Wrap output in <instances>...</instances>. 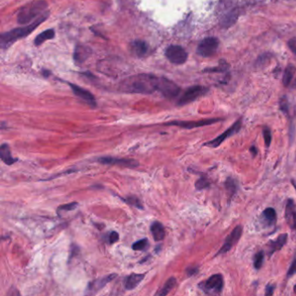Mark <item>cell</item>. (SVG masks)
<instances>
[{"instance_id": "37", "label": "cell", "mask_w": 296, "mask_h": 296, "mask_svg": "<svg viewBox=\"0 0 296 296\" xmlns=\"http://www.w3.org/2000/svg\"><path fill=\"white\" fill-rule=\"evenodd\" d=\"M197 272H198V268L197 267L188 268L186 270L187 275L189 276H195Z\"/></svg>"}, {"instance_id": "28", "label": "cell", "mask_w": 296, "mask_h": 296, "mask_svg": "<svg viewBox=\"0 0 296 296\" xmlns=\"http://www.w3.org/2000/svg\"><path fill=\"white\" fill-rule=\"evenodd\" d=\"M148 245V239L144 238L141 239L139 241H136L133 244H132V249L138 251V250H144L145 248H147V246Z\"/></svg>"}, {"instance_id": "7", "label": "cell", "mask_w": 296, "mask_h": 296, "mask_svg": "<svg viewBox=\"0 0 296 296\" xmlns=\"http://www.w3.org/2000/svg\"><path fill=\"white\" fill-rule=\"evenodd\" d=\"M222 121L221 118H209V119H202L198 121H174L166 123L165 125L168 126H178L183 129H195V128L203 127L210 124H217L218 122Z\"/></svg>"}, {"instance_id": "1", "label": "cell", "mask_w": 296, "mask_h": 296, "mask_svg": "<svg viewBox=\"0 0 296 296\" xmlns=\"http://www.w3.org/2000/svg\"><path fill=\"white\" fill-rule=\"evenodd\" d=\"M159 79L150 74L135 75L121 83V90L128 93L151 94L158 90Z\"/></svg>"}, {"instance_id": "16", "label": "cell", "mask_w": 296, "mask_h": 296, "mask_svg": "<svg viewBox=\"0 0 296 296\" xmlns=\"http://www.w3.org/2000/svg\"><path fill=\"white\" fill-rule=\"evenodd\" d=\"M288 241V234L284 233L279 235L276 240H273L269 243V256L274 255L276 252L279 251L286 245Z\"/></svg>"}, {"instance_id": "15", "label": "cell", "mask_w": 296, "mask_h": 296, "mask_svg": "<svg viewBox=\"0 0 296 296\" xmlns=\"http://www.w3.org/2000/svg\"><path fill=\"white\" fill-rule=\"evenodd\" d=\"M117 275L116 274H112V275H108V276L102 277L100 279L96 280L92 283L89 284V287L87 290L90 291V293H96L97 291L102 290L103 288L106 286L108 283H110L112 280L116 278Z\"/></svg>"}, {"instance_id": "5", "label": "cell", "mask_w": 296, "mask_h": 296, "mask_svg": "<svg viewBox=\"0 0 296 296\" xmlns=\"http://www.w3.org/2000/svg\"><path fill=\"white\" fill-rule=\"evenodd\" d=\"M241 125H242V119L239 118L232 126L227 129V131H224L222 134L219 135L217 138L211 141L207 142L203 145L206 147H210V148L219 147L226 139L233 137L234 135L237 134L238 132L241 131Z\"/></svg>"}, {"instance_id": "17", "label": "cell", "mask_w": 296, "mask_h": 296, "mask_svg": "<svg viewBox=\"0 0 296 296\" xmlns=\"http://www.w3.org/2000/svg\"><path fill=\"white\" fill-rule=\"evenodd\" d=\"M145 274H131L124 279V288L127 290H133L145 279Z\"/></svg>"}, {"instance_id": "32", "label": "cell", "mask_w": 296, "mask_h": 296, "mask_svg": "<svg viewBox=\"0 0 296 296\" xmlns=\"http://www.w3.org/2000/svg\"><path fill=\"white\" fill-rule=\"evenodd\" d=\"M280 109L283 111V113H290V108H289V101L286 97H283L280 100Z\"/></svg>"}, {"instance_id": "30", "label": "cell", "mask_w": 296, "mask_h": 296, "mask_svg": "<svg viewBox=\"0 0 296 296\" xmlns=\"http://www.w3.org/2000/svg\"><path fill=\"white\" fill-rule=\"evenodd\" d=\"M262 134H263V138H264V141H265V145L267 148H269V146L271 145L272 142V133L269 127H264L262 130Z\"/></svg>"}, {"instance_id": "3", "label": "cell", "mask_w": 296, "mask_h": 296, "mask_svg": "<svg viewBox=\"0 0 296 296\" xmlns=\"http://www.w3.org/2000/svg\"><path fill=\"white\" fill-rule=\"evenodd\" d=\"M47 6L48 4L45 1L38 0L32 1L25 6L22 7L17 13V20L18 24H27L28 23H30L35 17L41 16Z\"/></svg>"}, {"instance_id": "29", "label": "cell", "mask_w": 296, "mask_h": 296, "mask_svg": "<svg viewBox=\"0 0 296 296\" xmlns=\"http://www.w3.org/2000/svg\"><path fill=\"white\" fill-rule=\"evenodd\" d=\"M78 206L77 203H67V204H64L58 208V214H60L61 212H69V211H73V210H76Z\"/></svg>"}, {"instance_id": "31", "label": "cell", "mask_w": 296, "mask_h": 296, "mask_svg": "<svg viewBox=\"0 0 296 296\" xmlns=\"http://www.w3.org/2000/svg\"><path fill=\"white\" fill-rule=\"evenodd\" d=\"M210 186V182L206 177H201L200 179L197 180L196 183V188L197 190H205L207 188Z\"/></svg>"}, {"instance_id": "26", "label": "cell", "mask_w": 296, "mask_h": 296, "mask_svg": "<svg viewBox=\"0 0 296 296\" xmlns=\"http://www.w3.org/2000/svg\"><path fill=\"white\" fill-rule=\"evenodd\" d=\"M264 257H265V253L264 251L257 252L255 255H254V267L255 269H261L262 265H263V262H264Z\"/></svg>"}, {"instance_id": "22", "label": "cell", "mask_w": 296, "mask_h": 296, "mask_svg": "<svg viewBox=\"0 0 296 296\" xmlns=\"http://www.w3.org/2000/svg\"><path fill=\"white\" fill-rule=\"evenodd\" d=\"M262 218L269 226L276 224V219H277L276 210L273 208H267L262 212Z\"/></svg>"}, {"instance_id": "36", "label": "cell", "mask_w": 296, "mask_h": 296, "mask_svg": "<svg viewBox=\"0 0 296 296\" xmlns=\"http://www.w3.org/2000/svg\"><path fill=\"white\" fill-rule=\"evenodd\" d=\"M275 289H276V286H275V285L269 284L268 286L266 287V296H273V294H274V292H275Z\"/></svg>"}, {"instance_id": "38", "label": "cell", "mask_w": 296, "mask_h": 296, "mask_svg": "<svg viewBox=\"0 0 296 296\" xmlns=\"http://www.w3.org/2000/svg\"><path fill=\"white\" fill-rule=\"evenodd\" d=\"M249 150H250V153H251L253 157H255L258 154V148L255 147V145H252L250 148H249Z\"/></svg>"}, {"instance_id": "21", "label": "cell", "mask_w": 296, "mask_h": 296, "mask_svg": "<svg viewBox=\"0 0 296 296\" xmlns=\"http://www.w3.org/2000/svg\"><path fill=\"white\" fill-rule=\"evenodd\" d=\"M54 38H55V31L53 29H49L37 36V38H35L34 45L38 46V45L44 44L46 40Z\"/></svg>"}, {"instance_id": "33", "label": "cell", "mask_w": 296, "mask_h": 296, "mask_svg": "<svg viewBox=\"0 0 296 296\" xmlns=\"http://www.w3.org/2000/svg\"><path fill=\"white\" fill-rule=\"evenodd\" d=\"M119 240V234H117L116 231H112L109 234V237H108V241L110 244H114L116 243L117 241Z\"/></svg>"}, {"instance_id": "18", "label": "cell", "mask_w": 296, "mask_h": 296, "mask_svg": "<svg viewBox=\"0 0 296 296\" xmlns=\"http://www.w3.org/2000/svg\"><path fill=\"white\" fill-rule=\"evenodd\" d=\"M131 52H133L135 55L138 58H143L148 52V45L146 42L143 40H135L131 42Z\"/></svg>"}, {"instance_id": "11", "label": "cell", "mask_w": 296, "mask_h": 296, "mask_svg": "<svg viewBox=\"0 0 296 296\" xmlns=\"http://www.w3.org/2000/svg\"><path fill=\"white\" fill-rule=\"evenodd\" d=\"M158 91H160L167 98H174L176 96H178L181 90H180V87L171 80L165 77H160Z\"/></svg>"}, {"instance_id": "24", "label": "cell", "mask_w": 296, "mask_h": 296, "mask_svg": "<svg viewBox=\"0 0 296 296\" xmlns=\"http://www.w3.org/2000/svg\"><path fill=\"white\" fill-rule=\"evenodd\" d=\"M296 73V67L293 65H290L287 67L283 74V83L284 86H289L293 79L294 75Z\"/></svg>"}, {"instance_id": "4", "label": "cell", "mask_w": 296, "mask_h": 296, "mask_svg": "<svg viewBox=\"0 0 296 296\" xmlns=\"http://www.w3.org/2000/svg\"><path fill=\"white\" fill-rule=\"evenodd\" d=\"M223 277L221 274L213 275V276H210L209 279L203 281L199 284L200 290L210 296L220 295L223 290Z\"/></svg>"}, {"instance_id": "10", "label": "cell", "mask_w": 296, "mask_h": 296, "mask_svg": "<svg viewBox=\"0 0 296 296\" xmlns=\"http://www.w3.org/2000/svg\"><path fill=\"white\" fill-rule=\"evenodd\" d=\"M242 231H243V228H242V226H241V225H238V226L234 227L229 235L225 239L223 245L222 246L220 250L217 252L216 256L223 255V254H226V253L229 251L231 248H233L234 245L236 244L238 241L240 240L241 234H242Z\"/></svg>"}, {"instance_id": "13", "label": "cell", "mask_w": 296, "mask_h": 296, "mask_svg": "<svg viewBox=\"0 0 296 296\" xmlns=\"http://www.w3.org/2000/svg\"><path fill=\"white\" fill-rule=\"evenodd\" d=\"M69 86L72 88L73 93L76 95V97H79L80 99L83 100V102L88 103L90 107L97 106V101L92 94L90 91L83 89L82 87L78 86L74 83H69Z\"/></svg>"}, {"instance_id": "6", "label": "cell", "mask_w": 296, "mask_h": 296, "mask_svg": "<svg viewBox=\"0 0 296 296\" xmlns=\"http://www.w3.org/2000/svg\"><path fill=\"white\" fill-rule=\"evenodd\" d=\"M166 58L174 65H183L188 59V53L180 45H170L165 51Z\"/></svg>"}, {"instance_id": "19", "label": "cell", "mask_w": 296, "mask_h": 296, "mask_svg": "<svg viewBox=\"0 0 296 296\" xmlns=\"http://www.w3.org/2000/svg\"><path fill=\"white\" fill-rule=\"evenodd\" d=\"M0 157L6 165H12L17 162V158H14L10 153V147L7 144H3L0 147Z\"/></svg>"}, {"instance_id": "39", "label": "cell", "mask_w": 296, "mask_h": 296, "mask_svg": "<svg viewBox=\"0 0 296 296\" xmlns=\"http://www.w3.org/2000/svg\"><path fill=\"white\" fill-rule=\"evenodd\" d=\"M294 291H295V293H296V285L294 287Z\"/></svg>"}, {"instance_id": "20", "label": "cell", "mask_w": 296, "mask_h": 296, "mask_svg": "<svg viewBox=\"0 0 296 296\" xmlns=\"http://www.w3.org/2000/svg\"><path fill=\"white\" fill-rule=\"evenodd\" d=\"M152 236L155 241H162L165 237V229L161 222H154L150 227Z\"/></svg>"}, {"instance_id": "35", "label": "cell", "mask_w": 296, "mask_h": 296, "mask_svg": "<svg viewBox=\"0 0 296 296\" xmlns=\"http://www.w3.org/2000/svg\"><path fill=\"white\" fill-rule=\"evenodd\" d=\"M288 45L290 47V50L296 54V38H291L290 41L288 42Z\"/></svg>"}, {"instance_id": "9", "label": "cell", "mask_w": 296, "mask_h": 296, "mask_svg": "<svg viewBox=\"0 0 296 296\" xmlns=\"http://www.w3.org/2000/svg\"><path fill=\"white\" fill-rule=\"evenodd\" d=\"M219 41L217 38L213 37L204 38L197 47V53L204 58H209L216 53Z\"/></svg>"}, {"instance_id": "25", "label": "cell", "mask_w": 296, "mask_h": 296, "mask_svg": "<svg viewBox=\"0 0 296 296\" xmlns=\"http://www.w3.org/2000/svg\"><path fill=\"white\" fill-rule=\"evenodd\" d=\"M225 188L231 197L234 196L238 190V183L236 180L232 178V177H228L225 182Z\"/></svg>"}, {"instance_id": "12", "label": "cell", "mask_w": 296, "mask_h": 296, "mask_svg": "<svg viewBox=\"0 0 296 296\" xmlns=\"http://www.w3.org/2000/svg\"><path fill=\"white\" fill-rule=\"evenodd\" d=\"M97 161L102 164L105 165H117L126 168H136L139 165V162L134 159L117 158V157H110V156H103L97 159Z\"/></svg>"}, {"instance_id": "27", "label": "cell", "mask_w": 296, "mask_h": 296, "mask_svg": "<svg viewBox=\"0 0 296 296\" xmlns=\"http://www.w3.org/2000/svg\"><path fill=\"white\" fill-rule=\"evenodd\" d=\"M124 202L127 203V204H129V205H131V206L137 208V209H140V210H143V209H144V207H143V204H142L140 199L138 198V197H134V196L126 197V198L124 199Z\"/></svg>"}, {"instance_id": "8", "label": "cell", "mask_w": 296, "mask_h": 296, "mask_svg": "<svg viewBox=\"0 0 296 296\" xmlns=\"http://www.w3.org/2000/svg\"><path fill=\"white\" fill-rule=\"evenodd\" d=\"M208 90H209L206 87L200 86V85L190 87L188 90H185L183 96L180 97L177 104L180 106H183L188 103H192L195 100L205 95L208 92Z\"/></svg>"}, {"instance_id": "34", "label": "cell", "mask_w": 296, "mask_h": 296, "mask_svg": "<svg viewBox=\"0 0 296 296\" xmlns=\"http://www.w3.org/2000/svg\"><path fill=\"white\" fill-rule=\"evenodd\" d=\"M296 258L294 259L293 262H292V264L290 266V269H289V271H288V274H287V277L288 278H290V277H292L294 275H296Z\"/></svg>"}, {"instance_id": "2", "label": "cell", "mask_w": 296, "mask_h": 296, "mask_svg": "<svg viewBox=\"0 0 296 296\" xmlns=\"http://www.w3.org/2000/svg\"><path fill=\"white\" fill-rule=\"evenodd\" d=\"M48 14L49 12L47 11L45 13L42 14L41 16H39L31 24L23 26V27L16 28L11 31H6L3 34H1V37H0L1 48L7 49L8 47H10L14 42L17 41L20 38H25L28 35L31 34L36 28L39 26L44 21L46 20V18L49 16Z\"/></svg>"}, {"instance_id": "23", "label": "cell", "mask_w": 296, "mask_h": 296, "mask_svg": "<svg viewBox=\"0 0 296 296\" xmlns=\"http://www.w3.org/2000/svg\"><path fill=\"white\" fill-rule=\"evenodd\" d=\"M176 285V279L175 277H170L165 284L163 285L162 289L159 290L158 292L156 293V296H164L169 295L170 293V291L175 288Z\"/></svg>"}, {"instance_id": "14", "label": "cell", "mask_w": 296, "mask_h": 296, "mask_svg": "<svg viewBox=\"0 0 296 296\" xmlns=\"http://www.w3.org/2000/svg\"><path fill=\"white\" fill-rule=\"evenodd\" d=\"M294 187L296 190V184L292 182ZM285 218L287 222L292 229L296 230V205L293 199H289L287 202L286 210H285Z\"/></svg>"}]
</instances>
